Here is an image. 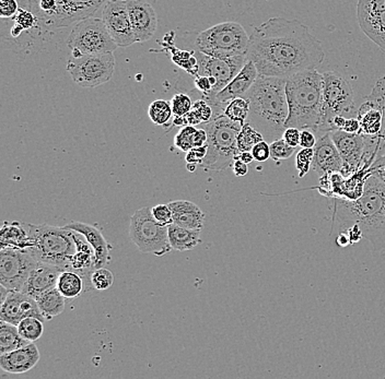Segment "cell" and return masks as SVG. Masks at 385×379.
Wrapping results in <instances>:
<instances>
[{
  "instance_id": "cell-62",
  "label": "cell",
  "mask_w": 385,
  "mask_h": 379,
  "mask_svg": "<svg viewBox=\"0 0 385 379\" xmlns=\"http://www.w3.org/2000/svg\"><path fill=\"white\" fill-rule=\"evenodd\" d=\"M196 167H197V165H190V163H188V165H186V167H188V172H190V173L195 172Z\"/></svg>"
},
{
  "instance_id": "cell-56",
  "label": "cell",
  "mask_w": 385,
  "mask_h": 379,
  "mask_svg": "<svg viewBox=\"0 0 385 379\" xmlns=\"http://www.w3.org/2000/svg\"><path fill=\"white\" fill-rule=\"evenodd\" d=\"M247 163H244L241 160L236 159L232 165V169H234V173L236 176L242 177L245 176V175L249 173V167H247Z\"/></svg>"
},
{
  "instance_id": "cell-4",
  "label": "cell",
  "mask_w": 385,
  "mask_h": 379,
  "mask_svg": "<svg viewBox=\"0 0 385 379\" xmlns=\"http://www.w3.org/2000/svg\"><path fill=\"white\" fill-rule=\"evenodd\" d=\"M289 115L287 127L311 129L321 136L323 114V74L316 69L304 70L287 78L286 83Z\"/></svg>"
},
{
  "instance_id": "cell-14",
  "label": "cell",
  "mask_w": 385,
  "mask_h": 379,
  "mask_svg": "<svg viewBox=\"0 0 385 379\" xmlns=\"http://www.w3.org/2000/svg\"><path fill=\"white\" fill-rule=\"evenodd\" d=\"M102 20L118 47H131L137 43L126 0H110L103 8Z\"/></svg>"
},
{
  "instance_id": "cell-12",
  "label": "cell",
  "mask_w": 385,
  "mask_h": 379,
  "mask_svg": "<svg viewBox=\"0 0 385 379\" xmlns=\"http://www.w3.org/2000/svg\"><path fill=\"white\" fill-rule=\"evenodd\" d=\"M39 260L28 249H3L0 251V285L9 291H21Z\"/></svg>"
},
{
  "instance_id": "cell-58",
  "label": "cell",
  "mask_w": 385,
  "mask_h": 379,
  "mask_svg": "<svg viewBox=\"0 0 385 379\" xmlns=\"http://www.w3.org/2000/svg\"><path fill=\"white\" fill-rule=\"evenodd\" d=\"M185 121L186 124L190 126L202 125L203 121H201V118L198 117L197 114L195 113V110H190L186 115H185Z\"/></svg>"
},
{
  "instance_id": "cell-40",
  "label": "cell",
  "mask_w": 385,
  "mask_h": 379,
  "mask_svg": "<svg viewBox=\"0 0 385 379\" xmlns=\"http://www.w3.org/2000/svg\"><path fill=\"white\" fill-rule=\"evenodd\" d=\"M382 12H385V0H358V18L375 16Z\"/></svg>"
},
{
  "instance_id": "cell-1",
  "label": "cell",
  "mask_w": 385,
  "mask_h": 379,
  "mask_svg": "<svg viewBox=\"0 0 385 379\" xmlns=\"http://www.w3.org/2000/svg\"><path fill=\"white\" fill-rule=\"evenodd\" d=\"M247 56L259 74L288 78L318 69L325 53L321 41L300 21L270 18L252 32Z\"/></svg>"
},
{
  "instance_id": "cell-30",
  "label": "cell",
  "mask_w": 385,
  "mask_h": 379,
  "mask_svg": "<svg viewBox=\"0 0 385 379\" xmlns=\"http://www.w3.org/2000/svg\"><path fill=\"white\" fill-rule=\"evenodd\" d=\"M361 31L385 51V12L358 18Z\"/></svg>"
},
{
  "instance_id": "cell-3",
  "label": "cell",
  "mask_w": 385,
  "mask_h": 379,
  "mask_svg": "<svg viewBox=\"0 0 385 379\" xmlns=\"http://www.w3.org/2000/svg\"><path fill=\"white\" fill-rule=\"evenodd\" d=\"M286 83L287 78L259 74L243 96L249 101V123L257 126L263 136L272 141L283 138L289 115Z\"/></svg>"
},
{
  "instance_id": "cell-39",
  "label": "cell",
  "mask_w": 385,
  "mask_h": 379,
  "mask_svg": "<svg viewBox=\"0 0 385 379\" xmlns=\"http://www.w3.org/2000/svg\"><path fill=\"white\" fill-rule=\"evenodd\" d=\"M314 149L301 148L300 151L295 157V167L298 169V174L300 178L306 176L313 165Z\"/></svg>"
},
{
  "instance_id": "cell-22",
  "label": "cell",
  "mask_w": 385,
  "mask_h": 379,
  "mask_svg": "<svg viewBox=\"0 0 385 379\" xmlns=\"http://www.w3.org/2000/svg\"><path fill=\"white\" fill-rule=\"evenodd\" d=\"M63 270L60 267L39 262L28 276L22 292L36 298L49 289H54L57 287L59 274Z\"/></svg>"
},
{
  "instance_id": "cell-10",
  "label": "cell",
  "mask_w": 385,
  "mask_h": 379,
  "mask_svg": "<svg viewBox=\"0 0 385 379\" xmlns=\"http://www.w3.org/2000/svg\"><path fill=\"white\" fill-rule=\"evenodd\" d=\"M354 108V91L346 78L336 71L324 72L321 136L333 130L336 116L352 113Z\"/></svg>"
},
{
  "instance_id": "cell-60",
  "label": "cell",
  "mask_w": 385,
  "mask_h": 379,
  "mask_svg": "<svg viewBox=\"0 0 385 379\" xmlns=\"http://www.w3.org/2000/svg\"><path fill=\"white\" fill-rule=\"evenodd\" d=\"M238 159L241 160L242 162L247 163V165H249L252 162L255 161L252 151L240 152L239 155H238Z\"/></svg>"
},
{
  "instance_id": "cell-19",
  "label": "cell",
  "mask_w": 385,
  "mask_h": 379,
  "mask_svg": "<svg viewBox=\"0 0 385 379\" xmlns=\"http://www.w3.org/2000/svg\"><path fill=\"white\" fill-rule=\"evenodd\" d=\"M126 3L136 41L138 43L149 41L158 26L154 7L145 0H126Z\"/></svg>"
},
{
  "instance_id": "cell-2",
  "label": "cell",
  "mask_w": 385,
  "mask_h": 379,
  "mask_svg": "<svg viewBox=\"0 0 385 379\" xmlns=\"http://www.w3.org/2000/svg\"><path fill=\"white\" fill-rule=\"evenodd\" d=\"M334 221L339 232L358 224L375 251L385 249V184L370 175L358 199L335 198Z\"/></svg>"
},
{
  "instance_id": "cell-46",
  "label": "cell",
  "mask_w": 385,
  "mask_h": 379,
  "mask_svg": "<svg viewBox=\"0 0 385 379\" xmlns=\"http://www.w3.org/2000/svg\"><path fill=\"white\" fill-rule=\"evenodd\" d=\"M35 24V18L31 12L26 10H20L17 13L16 17V28H19L20 31L24 30H28V28H32Z\"/></svg>"
},
{
  "instance_id": "cell-33",
  "label": "cell",
  "mask_w": 385,
  "mask_h": 379,
  "mask_svg": "<svg viewBox=\"0 0 385 379\" xmlns=\"http://www.w3.org/2000/svg\"><path fill=\"white\" fill-rule=\"evenodd\" d=\"M249 114V101L247 99L236 98L230 101L224 108V115H226L229 119L241 124L242 126L245 124Z\"/></svg>"
},
{
  "instance_id": "cell-11",
  "label": "cell",
  "mask_w": 385,
  "mask_h": 379,
  "mask_svg": "<svg viewBox=\"0 0 385 379\" xmlns=\"http://www.w3.org/2000/svg\"><path fill=\"white\" fill-rule=\"evenodd\" d=\"M115 57L113 53L83 55L68 59L70 77L80 87H95L108 83L113 77Z\"/></svg>"
},
{
  "instance_id": "cell-37",
  "label": "cell",
  "mask_w": 385,
  "mask_h": 379,
  "mask_svg": "<svg viewBox=\"0 0 385 379\" xmlns=\"http://www.w3.org/2000/svg\"><path fill=\"white\" fill-rule=\"evenodd\" d=\"M90 283L92 289L97 291H106L114 283V276L110 270L103 268H97L91 272Z\"/></svg>"
},
{
  "instance_id": "cell-31",
  "label": "cell",
  "mask_w": 385,
  "mask_h": 379,
  "mask_svg": "<svg viewBox=\"0 0 385 379\" xmlns=\"http://www.w3.org/2000/svg\"><path fill=\"white\" fill-rule=\"evenodd\" d=\"M30 344L32 342L21 337L18 326L0 321V354L8 353Z\"/></svg>"
},
{
  "instance_id": "cell-27",
  "label": "cell",
  "mask_w": 385,
  "mask_h": 379,
  "mask_svg": "<svg viewBox=\"0 0 385 379\" xmlns=\"http://www.w3.org/2000/svg\"><path fill=\"white\" fill-rule=\"evenodd\" d=\"M202 230H192L177 226L175 223L169 226V241L173 251H188L201 244Z\"/></svg>"
},
{
  "instance_id": "cell-15",
  "label": "cell",
  "mask_w": 385,
  "mask_h": 379,
  "mask_svg": "<svg viewBox=\"0 0 385 379\" xmlns=\"http://www.w3.org/2000/svg\"><path fill=\"white\" fill-rule=\"evenodd\" d=\"M106 0H56L54 12L42 20L49 28L67 26L92 16Z\"/></svg>"
},
{
  "instance_id": "cell-8",
  "label": "cell",
  "mask_w": 385,
  "mask_h": 379,
  "mask_svg": "<svg viewBox=\"0 0 385 379\" xmlns=\"http://www.w3.org/2000/svg\"><path fill=\"white\" fill-rule=\"evenodd\" d=\"M169 226L158 222L151 208L145 207L133 214L129 226V237L145 254L162 257L172 251L169 241Z\"/></svg>"
},
{
  "instance_id": "cell-49",
  "label": "cell",
  "mask_w": 385,
  "mask_h": 379,
  "mask_svg": "<svg viewBox=\"0 0 385 379\" xmlns=\"http://www.w3.org/2000/svg\"><path fill=\"white\" fill-rule=\"evenodd\" d=\"M301 130L295 127H287L284 131L283 138L289 146L297 148L300 146Z\"/></svg>"
},
{
  "instance_id": "cell-5",
  "label": "cell",
  "mask_w": 385,
  "mask_h": 379,
  "mask_svg": "<svg viewBox=\"0 0 385 379\" xmlns=\"http://www.w3.org/2000/svg\"><path fill=\"white\" fill-rule=\"evenodd\" d=\"M31 247L28 251L40 262L69 268L70 260L77 251L75 232L49 224H30Z\"/></svg>"
},
{
  "instance_id": "cell-18",
  "label": "cell",
  "mask_w": 385,
  "mask_h": 379,
  "mask_svg": "<svg viewBox=\"0 0 385 379\" xmlns=\"http://www.w3.org/2000/svg\"><path fill=\"white\" fill-rule=\"evenodd\" d=\"M26 317H36L41 321H47L35 298L21 291H10L7 298L0 304V321L18 326Z\"/></svg>"
},
{
  "instance_id": "cell-51",
  "label": "cell",
  "mask_w": 385,
  "mask_h": 379,
  "mask_svg": "<svg viewBox=\"0 0 385 379\" xmlns=\"http://www.w3.org/2000/svg\"><path fill=\"white\" fill-rule=\"evenodd\" d=\"M316 135L311 129H302L300 135L301 148L314 149L316 146Z\"/></svg>"
},
{
  "instance_id": "cell-45",
  "label": "cell",
  "mask_w": 385,
  "mask_h": 379,
  "mask_svg": "<svg viewBox=\"0 0 385 379\" xmlns=\"http://www.w3.org/2000/svg\"><path fill=\"white\" fill-rule=\"evenodd\" d=\"M207 151H208L207 144L203 146H195V148H192L190 151L186 152L185 160H186L188 163H190V165H202Z\"/></svg>"
},
{
  "instance_id": "cell-6",
  "label": "cell",
  "mask_w": 385,
  "mask_h": 379,
  "mask_svg": "<svg viewBox=\"0 0 385 379\" xmlns=\"http://www.w3.org/2000/svg\"><path fill=\"white\" fill-rule=\"evenodd\" d=\"M202 126L208 135V151L202 165L204 169L219 172L232 167L240 153L236 138L241 130V124L221 114Z\"/></svg>"
},
{
  "instance_id": "cell-16",
  "label": "cell",
  "mask_w": 385,
  "mask_h": 379,
  "mask_svg": "<svg viewBox=\"0 0 385 379\" xmlns=\"http://www.w3.org/2000/svg\"><path fill=\"white\" fill-rule=\"evenodd\" d=\"M259 74H259V70H257L254 62L247 59V64L244 65L241 71L236 74V77L220 92L217 93L215 96L209 99V100H206L208 101L209 104L213 106L215 116L224 114V108L230 101L236 98H241V96L247 94V91L256 81Z\"/></svg>"
},
{
  "instance_id": "cell-57",
  "label": "cell",
  "mask_w": 385,
  "mask_h": 379,
  "mask_svg": "<svg viewBox=\"0 0 385 379\" xmlns=\"http://www.w3.org/2000/svg\"><path fill=\"white\" fill-rule=\"evenodd\" d=\"M207 140H208V135L206 133L205 129H197L195 133V141H194L195 146H205V144H207ZM195 146H194V148H195Z\"/></svg>"
},
{
  "instance_id": "cell-20",
  "label": "cell",
  "mask_w": 385,
  "mask_h": 379,
  "mask_svg": "<svg viewBox=\"0 0 385 379\" xmlns=\"http://www.w3.org/2000/svg\"><path fill=\"white\" fill-rule=\"evenodd\" d=\"M312 169L318 176L342 173L343 159L329 133L318 138L316 146H314Z\"/></svg>"
},
{
  "instance_id": "cell-44",
  "label": "cell",
  "mask_w": 385,
  "mask_h": 379,
  "mask_svg": "<svg viewBox=\"0 0 385 379\" xmlns=\"http://www.w3.org/2000/svg\"><path fill=\"white\" fill-rule=\"evenodd\" d=\"M151 210L154 219L163 226H169L170 224L174 223L173 222L172 211L170 209L169 205H154L151 208Z\"/></svg>"
},
{
  "instance_id": "cell-38",
  "label": "cell",
  "mask_w": 385,
  "mask_h": 379,
  "mask_svg": "<svg viewBox=\"0 0 385 379\" xmlns=\"http://www.w3.org/2000/svg\"><path fill=\"white\" fill-rule=\"evenodd\" d=\"M367 100L372 102L373 104H375L377 108L382 110L383 127L382 133L380 135L383 138H385V76L377 80V83L373 87L372 92L370 93Z\"/></svg>"
},
{
  "instance_id": "cell-61",
  "label": "cell",
  "mask_w": 385,
  "mask_h": 379,
  "mask_svg": "<svg viewBox=\"0 0 385 379\" xmlns=\"http://www.w3.org/2000/svg\"><path fill=\"white\" fill-rule=\"evenodd\" d=\"M188 125L186 121H185V116H175L174 121H173V126L174 127H184Z\"/></svg>"
},
{
  "instance_id": "cell-41",
  "label": "cell",
  "mask_w": 385,
  "mask_h": 379,
  "mask_svg": "<svg viewBox=\"0 0 385 379\" xmlns=\"http://www.w3.org/2000/svg\"><path fill=\"white\" fill-rule=\"evenodd\" d=\"M295 149L284 140V138L277 139L270 142V158L274 161H284L293 157Z\"/></svg>"
},
{
  "instance_id": "cell-48",
  "label": "cell",
  "mask_w": 385,
  "mask_h": 379,
  "mask_svg": "<svg viewBox=\"0 0 385 379\" xmlns=\"http://www.w3.org/2000/svg\"><path fill=\"white\" fill-rule=\"evenodd\" d=\"M194 83H195L196 89L199 92L203 93L204 99L211 98V92H213V85H211L208 77L197 74L195 80H194Z\"/></svg>"
},
{
  "instance_id": "cell-42",
  "label": "cell",
  "mask_w": 385,
  "mask_h": 379,
  "mask_svg": "<svg viewBox=\"0 0 385 379\" xmlns=\"http://www.w3.org/2000/svg\"><path fill=\"white\" fill-rule=\"evenodd\" d=\"M192 99L188 94L184 93H179L175 94L171 101L172 106L173 114L174 116H185L188 112H190L192 108Z\"/></svg>"
},
{
  "instance_id": "cell-50",
  "label": "cell",
  "mask_w": 385,
  "mask_h": 379,
  "mask_svg": "<svg viewBox=\"0 0 385 379\" xmlns=\"http://www.w3.org/2000/svg\"><path fill=\"white\" fill-rule=\"evenodd\" d=\"M370 173L385 184V153L377 157L373 162V165L370 167Z\"/></svg>"
},
{
  "instance_id": "cell-13",
  "label": "cell",
  "mask_w": 385,
  "mask_h": 379,
  "mask_svg": "<svg viewBox=\"0 0 385 379\" xmlns=\"http://www.w3.org/2000/svg\"><path fill=\"white\" fill-rule=\"evenodd\" d=\"M199 66L198 74L216 80V87H213L211 98L220 92L236 74L241 71L244 65L247 64V55L234 57H211L198 51L196 54ZM206 99V100H209Z\"/></svg>"
},
{
  "instance_id": "cell-24",
  "label": "cell",
  "mask_w": 385,
  "mask_h": 379,
  "mask_svg": "<svg viewBox=\"0 0 385 379\" xmlns=\"http://www.w3.org/2000/svg\"><path fill=\"white\" fill-rule=\"evenodd\" d=\"M167 205L172 211L173 222L177 226L192 230H202L204 228L205 213L196 203L188 200H175Z\"/></svg>"
},
{
  "instance_id": "cell-23",
  "label": "cell",
  "mask_w": 385,
  "mask_h": 379,
  "mask_svg": "<svg viewBox=\"0 0 385 379\" xmlns=\"http://www.w3.org/2000/svg\"><path fill=\"white\" fill-rule=\"evenodd\" d=\"M67 230L78 232L85 236V239L89 242L95 254V269L103 268L108 264L110 260V244L106 242V237L103 236L102 232L98 228L87 223L72 221L64 226Z\"/></svg>"
},
{
  "instance_id": "cell-35",
  "label": "cell",
  "mask_w": 385,
  "mask_h": 379,
  "mask_svg": "<svg viewBox=\"0 0 385 379\" xmlns=\"http://www.w3.org/2000/svg\"><path fill=\"white\" fill-rule=\"evenodd\" d=\"M148 115L156 125H167L173 115L172 106L165 100L154 101L148 108Z\"/></svg>"
},
{
  "instance_id": "cell-43",
  "label": "cell",
  "mask_w": 385,
  "mask_h": 379,
  "mask_svg": "<svg viewBox=\"0 0 385 379\" xmlns=\"http://www.w3.org/2000/svg\"><path fill=\"white\" fill-rule=\"evenodd\" d=\"M192 110H195V113L197 114L198 117L201 118V121L203 123L211 121L213 116H215L213 106L205 99H202V100H197L196 102H194Z\"/></svg>"
},
{
  "instance_id": "cell-29",
  "label": "cell",
  "mask_w": 385,
  "mask_h": 379,
  "mask_svg": "<svg viewBox=\"0 0 385 379\" xmlns=\"http://www.w3.org/2000/svg\"><path fill=\"white\" fill-rule=\"evenodd\" d=\"M35 300L47 321H51L64 312L66 298L59 292L57 287L36 297Z\"/></svg>"
},
{
  "instance_id": "cell-59",
  "label": "cell",
  "mask_w": 385,
  "mask_h": 379,
  "mask_svg": "<svg viewBox=\"0 0 385 379\" xmlns=\"http://www.w3.org/2000/svg\"><path fill=\"white\" fill-rule=\"evenodd\" d=\"M336 244L339 247H347L352 244L350 242V236L346 232H339L338 235L336 237Z\"/></svg>"
},
{
  "instance_id": "cell-52",
  "label": "cell",
  "mask_w": 385,
  "mask_h": 379,
  "mask_svg": "<svg viewBox=\"0 0 385 379\" xmlns=\"http://www.w3.org/2000/svg\"><path fill=\"white\" fill-rule=\"evenodd\" d=\"M1 17L10 18L18 12V5L16 0H1Z\"/></svg>"
},
{
  "instance_id": "cell-17",
  "label": "cell",
  "mask_w": 385,
  "mask_h": 379,
  "mask_svg": "<svg viewBox=\"0 0 385 379\" xmlns=\"http://www.w3.org/2000/svg\"><path fill=\"white\" fill-rule=\"evenodd\" d=\"M331 139L343 159L342 174L352 176L361 167L366 140L362 133H348L343 130L329 131Z\"/></svg>"
},
{
  "instance_id": "cell-9",
  "label": "cell",
  "mask_w": 385,
  "mask_h": 379,
  "mask_svg": "<svg viewBox=\"0 0 385 379\" xmlns=\"http://www.w3.org/2000/svg\"><path fill=\"white\" fill-rule=\"evenodd\" d=\"M67 43L72 57L113 53L118 47L102 19L95 17L78 21Z\"/></svg>"
},
{
  "instance_id": "cell-21",
  "label": "cell",
  "mask_w": 385,
  "mask_h": 379,
  "mask_svg": "<svg viewBox=\"0 0 385 379\" xmlns=\"http://www.w3.org/2000/svg\"><path fill=\"white\" fill-rule=\"evenodd\" d=\"M40 361V351L34 342L8 353L0 354V367L9 374H24Z\"/></svg>"
},
{
  "instance_id": "cell-32",
  "label": "cell",
  "mask_w": 385,
  "mask_h": 379,
  "mask_svg": "<svg viewBox=\"0 0 385 379\" xmlns=\"http://www.w3.org/2000/svg\"><path fill=\"white\" fill-rule=\"evenodd\" d=\"M264 140V136L261 131L257 130L249 123H245L242 126L238 138H236V144L240 152L252 151L255 144Z\"/></svg>"
},
{
  "instance_id": "cell-7",
  "label": "cell",
  "mask_w": 385,
  "mask_h": 379,
  "mask_svg": "<svg viewBox=\"0 0 385 379\" xmlns=\"http://www.w3.org/2000/svg\"><path fill=\"white\" fill-rule=\"evenodd\" d=\"M249 36L238 22H222L201 32L196 47L211 57H234L247 55Z\"/></svg>"
},
{
  "instance_id": "cell-36",
  "label": "cell",
  "mask_w": 385,
  "mask_h": 379,
  "mask_svg": "<svg viewBox=\"0 0 385 379\" xmlns=\"http://www.w3.org/2000/svg\"><path fill=\"white\" fill-rule=\"evenodd\" d=\"M197 128L195 126L186 125L180 129V131L175 135L174 146L180 149L181 151L188 152L192 150L195 144V133Z\"/></svg>"
},
{
  "instance_id": "cell-54",
  "label": "cell",
  "mask_w": 385,
  "mask_h": 379,
  "mask_svg": "<svg viewBox=\"0 0 385 379\" xmlns=\"http://www.w3.org/2000/svg\"><path fill=\"white\" fill-rule=\"evenodd\" d=\"M40 10H41V18L49 16L51 12H54L56 9V0H40Z\"/></svg>"
},
{
  "instance_id": "cell-53",
  "label": "cell",
  "mask_w": 385,
  "mask_h": 379,
  "mask_svg": "<svg viewBox=\"0 0 385 379\" xmlns=\"http://www.w3.org/2000/svg\"><path fill=\"white\" fill-rule=\"evenodd\" d=\"M342 130L346 131L348 133H360L361 127H360V121L357 116L356 117L346 118Z\"/></svg>"
},
{
  "instance_id": "cell-55",
  "label": "cell",
  "mask_w": 385,
  "mask_h": 379,
  "mask_svg": "<svg viewBox=\"0 0 385 379\" xmlns=\"http://www.w3.org/2000/svg\"><path fill=\"white\" fill-rule=\"evenodd\" d=\"M345 232H346V233L348 234V236H350L352 244L358 243V242L363 237L361 228H360V226H358V224H352V226L347 228Z\"/></svg>"
},
{
  "instance_id": "cell-47",
  "label": "cell",
  "mask_w": 385,
  "mask_h": 379,
  "mask_svg": "<svg viewBox=\"0 0 385 379\" xmlns=\"http://www.w3.org/2000/svg\"><path fill=\"white\" fill-rule=\"evenodd\" d=\"M252 153L255 161L266 162L270 158V144L265 140L261 141L252 149Z\"/></svg>"
},
{
  "instance_id": "cell-26",
  "label": "cell",
  "mask_w": 385,
  "mask_h": 379,
  "mask_svg": "<svg viewBox=\"0 0 385 379\" xmlns=\"http://www.w3.org/2000/svg\"><path fill=\"white\" fill-rule=\"evenodd\" d=\"M360 121V133L365 136H379L382 133L383 113L380 108L370 101H366L357 110Z\"/></svg>"
},
{
  "instance_id": "cell-28",
  "label": "cell",
  "mask_w": 385,
  "mask_h": 379,
  "mask_svg": "<svg viewBox=\"0 0 385 379\" xmlns=\"http://www.w3.org/2000/svg\"><path fill=\"white\" fill-rule=\"evenodd\" d=\"M57 289L67 300L77 298L88 289L83 276L74 270H63L57 281Z\"/></svg>"
},
{
  "instance_id": "cell-25",
  "label": "cell",
  "mask_w": 385,
  "mask_h": 379,
  "mask_svg": "<svg viewBox=\"0 0 385 379\" xmlns=\"http://www.w3.org/2000/svg\"><path fill=\"white\" fill-rule=\"evenodd\" d=\"M30 247V224L20 221H5L0 234V249H28Z\"/></svg>"
},
{
  "instance_id": "cell-34",
  "label": "cell",
  "mask_w": 385,
  "mask_h": 379,
  "mask_svg": "<svg viewBox=\"0 0 385 379\" xmlns=\"http://www.w3.org/2000/svg\"><path fill=\"white\" fill-rule=\"evenodd\" d=\"M18 330L22 338L28 342H35L44 332V321L36 317H26L18 323Z\"/></svg>"
}]
</instances>
